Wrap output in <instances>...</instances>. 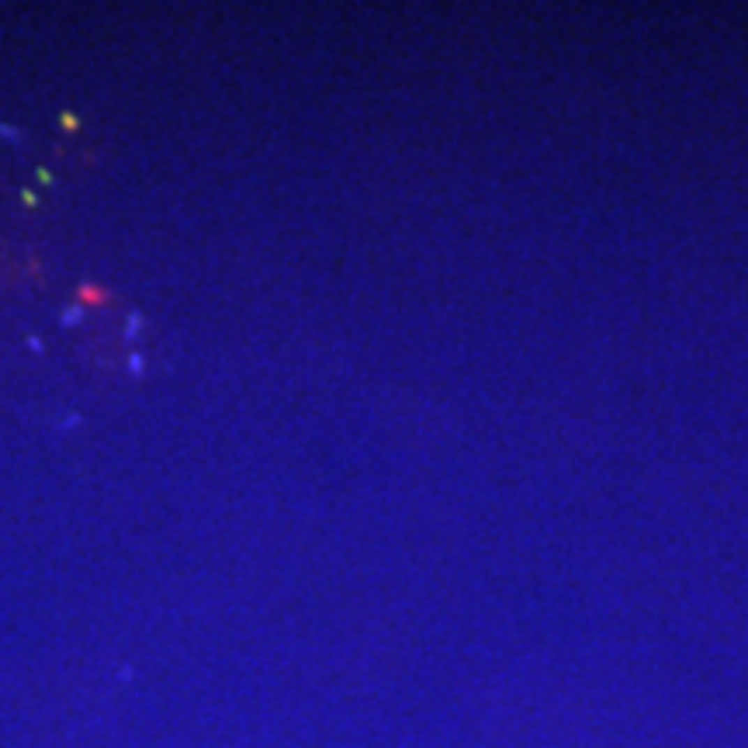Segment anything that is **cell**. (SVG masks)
I'll list each match as a JSON object with an SVG mask.
<instances>
[{"mask_svg": "<svg viewBox=\"0 0 748 748\" xmlns=\"http://www.w3.org/2000/svg\"><path fill=\"white\" fill-rule=\"evenodd\" d=\"M77 298H80V301H87V305H104V301H111V291H107V287H100V284H80Z\"/></svg>", "mask_w": 748, "mask_h": 748, "instance_id": "6da1fadb", "label": "cell"}, {"mask_svg": "<svg viewBox=\"0 0 748 748\" xmlns=\"http://www.w3.org/2000/svg\"><path fill=\"white\" fill-rule=\"evenodd\" d=\"M63 128H70V132H73V128H77V118H73V114H63Z\"/></svg>", "mask_w": 748, "mask_h": 748, "instance_id": "7a4b0ae2", "label": "cell"}]
</instances>
